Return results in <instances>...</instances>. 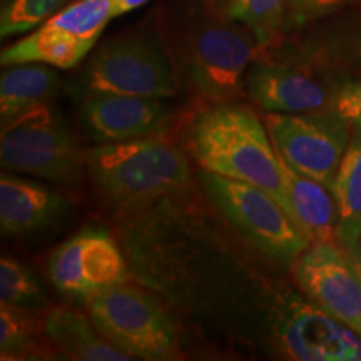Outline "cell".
<instances>
[{
  "label": "cell",
  "instance_id": "44dd1931",
  "mask_svg": "<svg viewBox=\"0 0 361 361\" xmlns=\"http://www.w3.org/2000/svg\"><path fill=\"white\" fill-rule=\"evenodd\" d=\"M0 300L24 308H39L45 303V295L37 278L24 263L12 256L0 259Z\"/></svg>",
  "mask_w": 361,
  "mask_h": 361
},
{
  "label": "cell",
  "instance_id": "d4e9b609",
  "mask_svg": "<svg viewBox=\"0 0 361 361\" xmlns=\"http://www.w3.org/2000/svg\"><path fill=\"white\" fill-rule=\"evenodd\" d=\"M331 112L351 128L361 129V80L343 84L333 92Z\"/></svg>",
  "mask_w": 361,
  "mask_h": 361
},
{
  "label": "cell",
  "instance_id": "484cf974",
  "mask_svg": "<svg viewBox=\"0 0 361 361\" xmlns=\"http://www.w3.org/2000/svg\"><path fill=\"white\" fill-rule=\"evenodd\" d=\"M149 0H112V17H121L142 7Z\"/></svg>",
  "mask_w": 361,
  "mask_h": 361
},
{
  "label": "cell",
  "instance_id": "5bb4252c",
  "mask_svg": "<svg viewBox=\"0 0 361 361\" xmlns=\"http://www.w3.org/2000/svg\"><path fill=\"white\" fill-rule=\"evenodd\" d=\"M250 97L266 112L308 114L331 111V96L308 72L283 64H256L246 75Z\"/></svg>",
  "mask_w": 361,
  "mask_h": 361
},
{
  "label": "cell",
  "instance_id": "7402d4cb",
  "mask_svg": "<svg viewBox=\"0 0 361 361\" xmlns=\"http://www.w3.org/2000/svg\"><path fill=\"white\" fill-rule=\"evenodd\" d=\"M37 335V322L32 311L24 306L0 303V353L2 360L22 355L32 348Z\"/></svg>",
  "mask_w": 361,
  "mask_h": 361
},
{
  "label": "cell",
  "instance_id": "83f0119b",
  "mask_svg": "<svg viewBox=\"0 0 361 361\" xmlns=\"http://www.w3.org/2000/svg\"><path fill=\"white\" fill-rule=\"evenodd\" d=\"M353 51H355L356 59H360V61H361V32H360V35H358V37H356V40H355Z\"/></svg>",
  "mask_w": 361,
  "mask_h": 361
},
{
  "label": "cell",
  "instance_id": "7c38bea8",
  "mask_svg": "<svg viewBox=\"0 0 361 361\" xmlns=\"http://www.w3.org/2000/svg\"><path fill=\"white\" fill-rule=\"evenodd\" d=\"M291 269L308 300L361 336V281L338 243H311Z\"/></svg>",
  "mask_w": 361,
  "mask_h": 361
},
{
  "label": "cell",
  "instance_id": "7a4b0ae2",
  "mask_svg": "<svg viewBox=\"0 0 361 361\" xmlns=\"http://www.w3.org/2000/svg\"><path fill=\"white\" fill-rule=\"evenodd\" d=\"M87 171L104 200L121 209L183 192L191 184L186 156L154 135L97 144L87 151Z\"/></svg>",
  "mask_w": 361,
  "mask_h": 361
},
{
  "label": "cell",
  "instance_id": "cb8c5ba5",
  "mask_svg": "<svg viewBox=\"0 0 361 361\" xmlns=\"http://www.w3.org/2000/svg\"><path fill=\"white\" fill-rule=\"evenodd\" d=\"M353 0H290L284 27H301L328 16Z\"/></svg>",
  "mask_w": 361,
  "mask_h": 361
},
{
  "label": "cell",
  "instance_id": "2e32d148",
  "mask_svg": "<svg viewBox=\"0 0 361 361\" xmlns=\"http://www.w3.org/2000/svg\"><path fill=\"white\" fill-rule=\"evenodd\" d=\"M279 159L300 231L311 243H338V213L331 189L308 176L300 174L281 156Z\"/></svg>",
  "mask_w": 361,
  "mask_h": 361
},
{
  "label": "cell",
  "instance_id": "277c9868",
  "mask_svg": "<svg viewBox=\"0 0 361 361\" xmlns=\"http://www.w3.org/2000/svg\"><path fill=\"white\" fill-rule=\"evenodd\" d=\"M92 323L111 345L141 360H168L178 353L169 314L149 293L121 283L87 300Z\"/></svg>",
  "mask_w": 361,
  "mask_h": 361
},
{
  "label": "cell",
  "instance_id": "603a6c76",
  "mask_svg": "<svg viewBox=\"0 0 361 361\" xmlns=\"http://www.w3.org/2000/svg\"><path fill=\"white\" fill-rule=\"evenodd\" d=\"M67 0H4L0 12V35L25 34L42 24Z\"/></svg>",
  "mask_w": 361,
  "mask_h": 361
},
{
  "label": "cell",
  "instance_id": "9a60e30c",
  "mask_svg": "<svg viewBox=\"0 0 361 361\" xmlns=\"http://www.w3.org/2000/svg\"><path fill=\"white\" fill-rule=\"evenodd\" d=\"M67 209V201L37 180L0 176V228L6 236L37 233Z\"/></svg>",
  "mask_w": 361,
  "mask_h": 361
},
{
  "label": "cell",
  "instance_id": "4fadbf2b",
  "mask_svg": "<svg viewBox=\"0 0 361 361\" xmlns=\"http://www.w3.org/2000/svg\"><path fill=\"white\" fill-rule=\"evenodd\" d=\"M79 116L94 144H116L157 134L171 119V107L162 99L85 94Z\"/></svg>",
  "mask_w": 361,
  "mask_h": 361
},
{
  "label": "cell",
  "instance_id": "d6986e66",
  "mask_svg": "<svg viewBox=\"0 0 361 361\" xmlns=\"http://www.w3.org/2000/svg\"><path fill=\"white\" fill-rule=\"evenodd\" d=\"M336 202V239L341 250L361 241V129H355L331 189Z\"/></svg>",
  "mask_w": 361,
  "mask_h": 361
},
{
  "label": "cell",
  "instance_id": "8fae6325",
  "mask_svg": "<svg viewBox=\"0 0 361 361\" xmlns=\"http://www.w3.org/2000/svg\"><path fill=\"white\" fill-rule=\"evenodd\" d=\"M279 348L300 361H361V336L313 301L291 298L278 319Z\"/></svg>",
  "mask_w": 361,
  "mask_h": 361
},
{
  "label": "cell",
  "instance_id": "f1b7e54d",
  "mask_svg": "<svg viewBox=\"0 0 361 361\" xmlns=\"http://www.w3.org/2000/svg\"><path fill=\"white\" fill-rule=\"evenodd\" d=\"M216 2L218 4H221V7H228L229 6V2H231V0H216Z\"/></svg>",
  "mask_w": 361,
  "mask_h": 361
},
{
  "label": "cell",
  "instance_id": "3957f363",
  "mask_svg": "<svg viewBox=\"0 0 361 361\" xmlns=\"http://www.w3.org/2000/svg\"><path fill=\"white\" fill-rule=\"evenodd\" d=\"M0 162L8 173L74 188L84 180L87 152L80 149L64 117L45 102L2 124Z\"/></svg>",
  "mask_w": 361,
  "mask_h": 361
},
{
  "label": "cell",
  "instance_id": "ffe728a7",
  "mask_svg": "<svg viewBox=\"0 0 361 361\" xmlns=\"http://www.w3.org/2000/svg\"><path fill=\"white\" fill-rule=\"evenodd\" d=\"M290 0H231L226 7L229 20L250 30L256 45L266 47L286 24Z\"/></svg>",
  "mask_w": 361,
  "mask_h": 361
},
{
  "label": "cell",
  "instance_id": "ac0fdd59",
  "mask_svg": "<svg viewBox=\"0 0 361 361\" xmlns=\"http://www.w3.org/2000/svg\"><path fill=\"white\" fill-rule=\"evenodd\" d=\"M61 87L56 67L42 62L8 66L0 78V119L8 123L16 116L49 102Z\"/></svg>",
  "mask_w": 361,
  "mask_h": 361
},
{
  "label": "cell",
  "instance_id": "9c48e42d",
  "mask_svg": "<svg viewBox=\"0 0 361 361\" xmlns=\"http://www.w3.org/2000/svg\"><path fill=\"white\" fill-rule=\"evenodd\" d=\"M247 29L228 24L201 27L189 42V78L194 89L211 101L241 94L256 40Z\"/></svg>",
  "mask_w": 361,
  "mask_h": 361
},
{
  "label": "cell",
  "instance_id": "5b68a950",
  "mask_svg": "<svg viewBox=\"0 0 361 361\" xmlns=\"http://www.w3.org/2000/svg\"><path fill=\"white\" fill-rule=\"evenodd\" d=\"M201 186L214 206L258 250L279 264L293 266L311 241L264 189L245 180L200 171Z\"/></svg>",
  "mask_w": 361,
  "mask_h": 361
},
{
  "label": "cell",
  "instance_id": "52a82bcc",
  "mask_svg": "<svg viewBox=\"0 0 361 361\" xmlns=\"http://www.w3.org/2000/svg\"><path fill=\"white\" fill-rule=\"evenodd\" d=\"M112 17V0H74L57 11L32 34L2 51L4 67L42 62L74 69L101 37Z\"/></svg>",
  "mask_w": 361,
  "mask_h": 361
},
{
  "label": "cell",
  "instance_id": "6da1fadb",
  "mask_svg": "<svg viewBox=\"0 0 361 361\" xmlns=\"http://www.w3.org/2000/svg\"><path fill=\"white\" fill-rule=\"evenodd\" d=\"M188 142L201 169L264 189L298 226L281 159L255 111L234 104L207 107L194 119Z\"/></svg>",
  "mask_w": 361,
  "mask_h": 361
},
{
  "label": "cell",
  "instance_id": "ba28073f",
  "mask_svg": "<svg viewBox=\"0 0 361 361\" xmlns=\"http://www.w3.org/2000/svg\"><path fill=\"white\" fill-rule=\"evenodd\" d=\"M264 124L278 154L293 169L333 189L353 135L348 123L326 111L308 114L268 112Z\"/></svg>",
  "mask_w": 361,
  "mask_h": 361
},
{
  "label": "cell",
  "instance_id": "4316f807",
  "mask_svg": "<svg viewBox=\"0 0 361 361\" xmlns=\"http://www.w3.org/2000/svg\"><path fill=\"white\" fill-rule=\"evenodd\" d=\"M343 252H345L346 259L350 261L351 268L355 269L356 276H358L361 281V241H358L356 245L350 246V247H345Z\"/></svg>",
  "mask_w": 361,
  "mask_h": 361
},
{
  "label": "cell",
  "instance_id": "e0dca14e",
  "mask_svg": "<svg viewBox=\"0 0 361 361\" xmlns=\"http://www.w3.org/2000/svg\"><path fill=\"white\" fill-rule=\"evenodd\" d=\"M90 318V316H89ZM79 311L57 306L45 316L44 331L62 353L80 361H126L129 355L117 350L101 331Z\"/></svg>",
  "mask_w": 361,
  "mask_h": 361
},
{
  "label": "cell",
  "instance_id": "30bf717a",
  "mask_svg": "<svg viewBox=\"0 0 361 361\" xmlns=\"http://www.w3.org/2000/svg\"><path fill=\"white\" fill-rule=\"evenodd\" d=\"M47 274L59 291L85 301L129 279L123 252L102 229H85L62 243L47 261Z\"/></svg>",
  "mask_w": 361,
  "mask_h": 361
},
{
  "label": "cell",
  "instance_id": "8992f818",
  "mask_svg": "<svg viewBox=\"0 0 361 361\" xmlns=\"http://www.w3.org/2000/svg\"><path fill=\"white\" fill-rule=\"evenodd\" d=\"M85 94L168 99L178 92L171 59L156 37L126 34L102 45L82 72Z\"/></svg>",
  "mask_w": 361,
  "mask_h": 361
}]
</instances>
